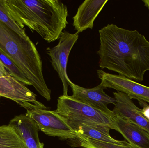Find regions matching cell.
I'll return each instance as SVG.
<instances>
[{"mask_svg":"<svg viewBox=\"0 0 149 148\" xmlns=\"http://www.w3.org/2000/svg\"><path fill=\"white\" fill-rule=\"evenodd\" d=\"M99 66L136 82L149 71V42L137 30L109 24L99 31Z\"/></svg>","mask_w":149,"mask_h":148,"instance_id":"1","label":"cell"},{"mask_svg":"<svg viewBox=\"0 0 149 148\" xmlns=\"http://www.w3.org/2000/svg\"><path fill=\"white\" fill-rule=\"evenodd\" d=\"M10 16L48 43L59 39L68 24L67 6L58 0H4Z\"/></svg>","mask_w":149,"mask_h":148,"instance_id":"2","label":"cell"},{"mask_svg":"<svg viewBox=\"0 0 149 148\" xmlns=\"http://www.w3.org/2000/svg\"><path fill=\"white\" fill-rule=\"evenodd\" d=\"M0 49L22 71L38 94L50 101L51 91L44 77L41 56L29 37L23 38L0 22Z\"/></svg>","mask_w":149,"mask_h":148,"instance_id":"3","label":"cell"},{"mask_svg":"<svg viewBox=\"0 0 149 148\" xmlns=\"http://www.w3.org/2000/svg\"><path fill=\"white\" fill-rule=\"evenodd\" d=\"M56 112L74 129L81 125L108 127L113 129L115 115L86 103L79 101L72 96H63L58 99Z\"/></svg>","mask_w":149,"mask_h":148,"instance_id":"4","label":"cell"},{"mask_svg":"<svg viewBox=\"0 0 149 148\" xmlns=\"http://www.w3.org/2000/svg\"><path fill=\"white\" fill-rule=\"evenodd\" d=\"M27 110L26 115L31 119L39 130L49 136L72 140L78 138L77 133L56 110H47L44 106L29 102L20 103Z\"/></svg>","mask_w":149,"mask_h":148,"instance_id":"5","label":"cell"},{"mask_svg":"<svg viewBox=\"0 0 149 148\" xmlns=\"http://www.w3.org/2000/svg\"><path fill=\"white\" fill-rule=\"evenodd\" d=\"M79 33L71 34L63 31L58 44L47 50V54L51 59L52 65L56 71L63 87V95L68 96V87L72 82L67 73V63L70 53L79 38Z\"/></svg>","mask_w":149,"mask_h":148,"instance_id":"6","label":"cell"},{"mask_svg":"<svg viewBox=\"0 0 149 148\" xmlns=\"http://www.w3.org/2000/svg\"><path fill=\"white\" fill-rule=\"evenodd\" d=\"M100 84L105 89H113L117 92L124 93L130 99L141 102L149 103V87L138 83L120 75L106 73L102 70H97Z\"/></svg>","mask_w":149,"mask_h":148,"instance_id":"7","label":"cell"},{"mask_svg":"<svg viewBox=\"0 0 149 148\" xmlns=\"http://www.w3.org/2000/svg\"><path fill=\"white\" fill-rule=\"evenodd\" d=\"M72 91V97L75 100L108 113L113 111L109 109L107 105H115L116 100L108 95L105 88L100 84L93 88L87 89L80 87L72 82L70 84Z\"/></svg>","mask_w":149,"mask_h":148,"instance_id":"8","label":"cell"},{"mask_svg":"<svg viewBox=\"0 0 149 148\" xmlns=\"http://www.w3.org/2000/svg\"><path fill=\"white\" fill-rule=\"evenodd\" d=\"M116 103L113 111L115 115L127 119L142 128L149 135V120L143 114L141 109L136 107L126 94L113 93Z\"/></svg>","mask_w":149,"mask_h":148,"instance_id":"9","label":"cell"},{"mask_svg":"<svg viewBox=\"0 0 149 148\" xmlns=\"http://www.w3.org/2000/svg\"><path fill=\"white\" fill-rule=\"evenodd\" d=\"M0 96L12 100L18 104L23 102L44 105L36 100V95L23 83L10 76L0 77Z\"/></svg>","mask_w":149,"mask_h":148,"instance_id":"10","label":"cell"},{"mask_svg":"<svg viewBox=\"0 0 149 148\" xmlns=\"http://www.w3.org/2000/svg\"><path fill=\"white\" fill-rule=\"evenodd\" d=\"M107 1V0H86L79 6L73 17V26L77 33L93 28L94 22Z\"/></svg>","mask_w":149,"mask_h":148,"instance_id":"11","label":"cell"},{"mask_svg":"<svg viewBox=\"0 0 149 148\" xmlns=\"http://www.w3.org/2000/svg\"><path fill=\"white\" fill-rule=\"evenodd\" d=\"M16 131L27 148H44L38 136V129L36 123L26 115L14 117L8 124Z\"/></svg>","mask_w":149,"mask_h":148,"instance_id":"12","label":"cell"},{"mask_svg":"<svg viewBox=\"0 0 149 148\" xmlns=\"http://www.w3.org/2000/svg\"><path fill=\"white\" fill-rule=\"evenodd\" d=\"M113 129L120 133L128 143L140 148H149V135L138 125L115 116Z\"/></svg>","mask_w":149,"mask_h":148,"instance_id":"13","label":"cell"},{"mask_svg":"<svg viewBox=\"0 0 149 148\" xmlns=\"http://www.w3.org/2000/svg\"><path fill=\"white\" fill-rule=\"evenodd\" d=\"M110 129H111L108 127L81 125L76 127L73 130L79 136L90 138L99 141L119 145H126L128 143L126 141L117 140L111 137L109 134Z\"/></svg>","mask_w":149,"mask_h":148,"instance_id":"14","label":"cell"},{"mask_svg":"<svg viewBox=\"0 0 149 148\" xmlns=\"http://www.w3.org/2000/svg\"><path fill=\"white\" fill-rule=\"evenodd\" d=\"M0 148H27L16 130L9 125L0 127Z\"/></svg>","mask_w":149,"mask_h":148,"instance_id":"15","label":"cell"},{"mask_svg":"<svg viewBox=\"0 0 149 148\" xmlns=\"http://www.w3.org/2000/svg\"><path fill=\"white\" fill-rule=\"evenodd\" d=\"M75 147L83 148H140L129 143L126 145H119L95 140L90 138L79 136L72 141Z\"/></svg>","mask_w":149,"mask_h":148,"instance_id":"16","label":"cell"},{"mask_svg":"<svg viewBox=\"0 0 149 148\" xmlns=\"http://www.w3.org/2000/svg\"><path fill=\"white\" fill-rule=\"evenodd\" d=\"M0 61L10 76L14 77L24 85L31 86L25 75L13 61L0 49Z\"/></svg>","mask_w":149,"mask_h":148,"instance_id":"17","label":"cell"},{"mask_svg":"<svg viewBox=\"0 0 149 148\" xmlns=\"http://www.w3.org/2000/svg\"><path fill=\"white\" fill-rule=\"evenodd\" d=\"M0 22L23 38L24 39L29 38L25 33L24 29L19 27L10 16L6 7L4 0H0Z\"/></svg>","mask_w":149,"mask_h":148,"instance_id":"18","label":"cell"},{"mask_svg":"<svg viewBox=\"0 0 149 148\" xmlns=\"http://www.w3.org/2000/svg\"><path fill=\"white\" fill-rule=\"evenodd\" d=\"M140 103L143 106V109H141L143 114L149 120V105L145 102Z\"/></svg>","mask_w":149,"mask_h":148,"instance_id":"19","label":"cell"},{"mask_svg":"<svg viewBox=\"0 0 149 148\" xmlns=\"http://www.w3.org/2000/svg\"><path fill=\"white\" fill-rule=\"evenodd\" d=\"M10 75L6 70L3 63L0 61V77L3 76H9Z\"/></svg>","mask_w":149,"mask_h":148,"instance_id":"20","label":"cell"},{"mask_svg":"<svg viewBox=\"0 0 149 148\" xmlns=\"http://www.w3.org/2000/svg\"><path fill=\"white\" fill-rule=\"evenodd\" d=\"M142 1L144 3V5L148 8L149 10V0H143Z\"/></svg>","mask_w":149,"mask_h":148,"instance_id":"21","label":"cell"}]
</instances>
